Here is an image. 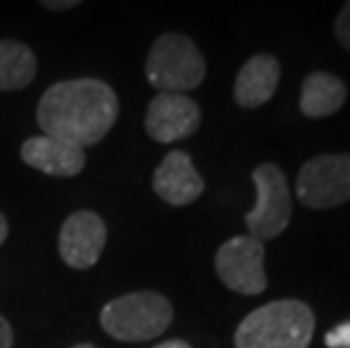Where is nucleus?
<instances>
[{
	"label": "nucleus",
	"mask_w": 350,
	"mask_h": 348,
	"mask_svg": "<svg viewBox=\"0 0 350 348\" xmlns=\"http://www.w3.org/2000/svg\"><path fill=\"white\" fill-rule=\"evenodd\" d=\"M120 102L107 81L95 77L64 79L41 95L36 122L43 134L81 147L98 145L113 129Z\"/></svg>",
	"instance_id": "nucleus-1"
},
{
	"label": "nucleus",
	"mask_w": 350,
	"mask_h": 348,
	"mask_svg": "<svg viewBox=\"0 0 350 348\" xmlns=\"http://www.w3.org/2000/svg\"><path fill=\"white\" fill-rule=\"evenodd\" d=\"M314 312L299 299L265 303L242 319L235 348H308L314 335Z\"/></svg>",
	"instance_id": "nucleus-2"
},
{
	"label": "nucleus",
	"mask_w": 350,
	"mask_h": 348,
	"mask_svg": "<svg viewBox=\"0 0 350 348\" xmlns=\"http://www.w3.org/2000/svg\"><path fill=\"white\" fill-rule=\"evenodd\" d=\"M174 319V308L159 292H131L109 301L100 312L102 330L118 342H147L163 335Z\"/></svg>",
	"instance_id": "nucleus-3"
},
{
	"label": "nucleus",
	"mask_w": 350,
	"mask_h": 348,
	"mask_svg": "<svg viewBox=\"0 0 350 348\" xmlns=\"http://www.w3.org/2000/svg\"><path fill=\"white\" fill-rule=\"evenodd\" d=\"M145 75L159 93L185 95L204 81L206 59L190 36L165 32L154 41L147 55Z\"/></svg>",
	"instance_id": "nucleus-4"
},
{
	"label": "nucleus",
	"mask_w": 350,
	"mask_h": 348,
	"mask_svg": "<svg viewBox=\"0 0 350 348\" xmlns=\"http://www.w3.org/2000/svg\"><path fill=\"white\" fill-rule=\"evenodd\" d=\"M256 204L244 215L249 235L260 242L278 238L292 222V190L285 172L275 163H262L253 170Z\"/></svg>",
	"instance_id": "nucleus-5"
},
{
	"label": "nucleus",
	"mask_w": 350,
	"mask_h": 348,
	"mask_svg": "<svg viewBox=\"0 0 350 348\" xmlns=\"http://www.w3.org/2000/svg\"><path fill=\"white\" fill-rule=\"evenodd\" d=\"M296 197L305 209L325 211L350 202V152L319 154L303 163L296 176Z\"/></svg>",
	"instance_id": "nucleus-6"
},
{
	"label": "nucleus",
	"mask_w": 350,
	"mask_h": 348,
	"mask_svg": "<svg viewBox=\"0 0 350 348\" xmlns=\"http://www.w3.org/2000/svg\"><path fill=\"white\" fill-rule=\"evenodd\" d=\"M215 271L228 290L256 296L267 290L265 244L251 235H235L215 254Z\"/></svg>",
	"instance_id": "nucleus-7"
},
{
	"label": "nucleus",
	"mask_w": 350,
	"mask_h": 348,
	"mask_svg": "<svg viewBox=\"0 0 350 348\" xmlns=\"http://www.w3.org/2000/svg\"><path fill=\"white\" fill-rule=\"evenodd\" d=\"M107 224L95 211L70 213L59 231V254L70 269H91L107 247Z\"/></svg>",
	"instance_id": "nucleus-8"
},
{
	"label": "nucleus",
	"mask_w": 350,
	"mask_h": 348,
	"mask_svg": "<svg viewBox=\"0 0 350 348\" xmlns=\"http://www.w3.org/2000/svg\"><path fill=\"white\" fill-rule=\"evenodd\" d=\"M201 127V109L188 95L159 93L147 107L145 131L156 143H176L190 138Z\"/></svg>",
	"instance_id": "nucleus-9"
},
{
	"label": "nucleus",
	"mask_w": 350,
	"mask_h": 348,
	"mask_svg": "<svg viewBox=\"0 0 350 348\" xmlns=\"http://www.w3.org/2000/svg\"><path fill=\"white\" fill-rule=\"evenodd\" d=\"M206 183L197 172L190 154L174 150L165 154L154 172V192L170 206H188L204 195Z\"/></svg>",
	"instance_id": "nucleus-10"
},
{
	"label": "nucleus",
	"mask_w": 350,
	"mask_h": 348,
	"mask_svg": "<svg viewBox=\"0 0 350 348\" xmlns=\"http://www.w3.org/2000/svg\"><path fill=\"white\" fill-rule=\"evenodd\" d=\"M25 165L48 176H77L86 165V154L66 140L52 136H32L21 147Z\"/></svg>",
	"instance_id": "nucleus-11"
},
{
	"label": "nucleus",
	"mask_w": 350,
	"mask_h": 348,
	"mask_svg": "<svg viewBox=\"0 0 350 348\" xmlns=\"http://www.w3.org/2000/svg\"><path fill=\"white\" fill-rule=\"evenodd\" d=\"M280 81V62L269 53L253 55L235 77L233 98L242 109H258L267 105Z\"/></svg>",
	"instance_id": "nucleus-12"
},
{
	"label": "nucleus",
	"mask_w": 350,
	"mask_h": 348,
	"mask_svg": "<svg viewBox=\"0 0 350 348\" xmlns=\"http://www.w3.org/2000/svg\"><path fill=\"white\" fill-rule=\"evenodd\" d=\"M346 81L325 70H314L303 79L299 109L305 118H327L344 107Z\"/></svg>",
	"instance_id": "nucleus-13"
},
{
	"label": "nucleus",
	"mask_w": 350,
	"mask_h": 348,
	"mask_svg": "<svg viewBox=\"0 0 350 348\" xmlns=\"http://www.w3.org/2000/svg\"><path fill=\"white\" fill-rule=\"evenodd\" d=\"M36 77V57L23 41L0 39V93L21 91Z\"/></svg>",
	"instance_id": "nucleus-14"
},
{
	"label": "nucleus",
	"mask_w": 350,
	"mask_h": 348,
	"mask_svg": "<svg viewBox=\"0 0 350 348\" xmlns=\"http://www.w3.org/2000/svg\"><path fill=\"white\" fill-rule=\"evenodd\" d=\"M334 36H337L339 46L350 53V3H346L337 14V21H334Z\"/></svg>",
	"instance_id": "nucleus-15"
},
{
	"label": "nucleus",
	"mask_w": 350,
	"mask_h": 348,
	"mask_svg": "<svg viewBox=\"0 0 350 348\" xmlns=\"http://www.w3.org/2000/svg\"><path fill=\"white\" fill-rule=\"evenodd\" d=\"M327 348H350V321H344L325 335Z\"/></svg>",
	"instance_id": "nucleus-16"
},
{
	"label": "nucleus",
	"mask_w": 350,
	"mask_h": 348,
	"mask_svg": "<svg viewBox=\"0 0 350 348\" xmlns=\"http://www.w3.org/2000/svg\"><path fill=\"white\" fill-rule=\"evenodd\" d=\"M14 346V330L10 321L0 314V348H12Z\"/></svg>",
	"instance_id": "nucleus-17"
},
{
	"label": "nucleus",
	"mask_w": 350,
	"mask_h": 348,
	"mask_svg": "<svg viewBox=\"0 0 350 348\" xmlns=\"http://www.w3.org/2000/svg\"><path fill=\"white\" fill-rule=\"evenodd\" d=\"M77 5H79L77 0H64V3L46 0V3H43V7H48V10H57V12H62V10H72V7H77Z\"/></svg>",
	"instance_id": "nucleus-18"
},
{
	"label": "nucleus",
	"mask_w": 350,
	"mask_h": 348,
	"mask_svg": "<svg viewBox=\"0 0 350 348\" xmlns=\"http://www.w3.org/2000/svg\"><path fill=\"white\" fill-rule=\"evenodd\" d=\"M154 348H192V346L185 342V339H167V342H161Z\"/></svg>",
	"instance_id": "nucleus-19"
},
{
	"label": "nucleus",
	"mask_w": 350,
	"mask_h": 348,
	"mask_svg": "<svg viewBox=\"0 0 350 348\" xmlns=\"http://www.w3.org/2000/svg\"><path fill=\"white\" fill-rule=\"evenodd\" d=\"M7 233H10V224H7L5 215L0 213V247H3V242L7 240Z\"/></svg>",
	"instance_id": "nucleus-20"
},
{
	"label": "nucleus",
	"mask_w": 350,
	"mask_h": 348,
	"mask_svg": "<svg viewBox=\"0 0 350 348\" xmlns=\"http://www.w3.org/2000/svg\"><path fill=\"white\" fill-rule=\"evenodd\" d=\"M72 348H98L95 344H91V342H81V344H75Z\"/></svg>",
	"instance_id": "nucleus-21"
}]
</instances>
